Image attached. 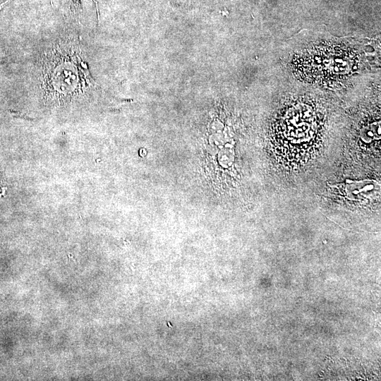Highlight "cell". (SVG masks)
I'll return each mask as SVG.
<instances>
[{"mask_svg": "<svg viewBox=\"0 0 381 381\" xmlns=\"http://www.w3.org/2000/svg\"><path fill=\"white\" fill-rule=\"evenodd\" d=\"M360 55L350 41L326 33H308L294 45L292 66L303 80L328 84L345 80L358 68Z\"/></svg>", "mask_w": 381, "mask_h": 381, "instance_id": "6da1fadb", "label": "cell"}, {"mask_svg": "<svg viewBox=\"0 0 381 381\" xmlns=\"http://www.w3.org/2000/svg\"><path fill=\"white\" fill-rule=\"evenodd\" d=\"M322 119L308 102L297 101L286 107L276 119L273 140L278 152L299 162L310 155L321 137Z\"/></svg>", "mask_w": 381, "mask_h": 381, "instance_id": "7a4b0ae2", "label": "cell"}]
</instances>
